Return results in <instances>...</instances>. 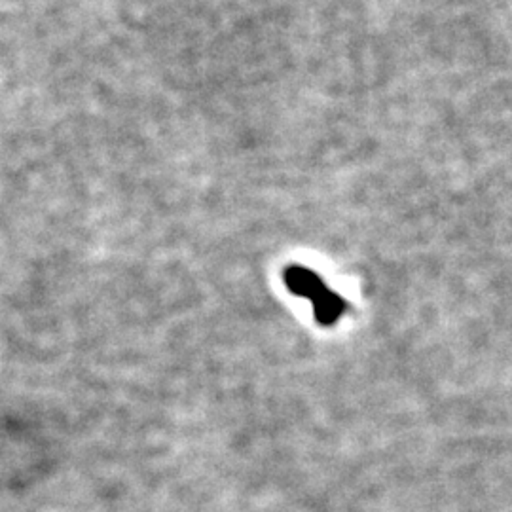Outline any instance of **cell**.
<instances>
[{"instance_id": "cell-1", "label": "cell", "mask_w": 512, "mask_h": 512, "mask_svg": "<svg viewBox=\"0 0 512 512\" xmlns=\"http://www.w3.org/2000/svg\"><path fill=\"white\" fill-rule=\"evenodd\" d=\"M287 289L300 298H306L313 304V317L317 325L332 327L348 311V300L332 291L321 275L315 274L304 266H289L283 274Z\"/></svg>"}]
</instances>
